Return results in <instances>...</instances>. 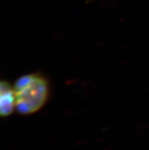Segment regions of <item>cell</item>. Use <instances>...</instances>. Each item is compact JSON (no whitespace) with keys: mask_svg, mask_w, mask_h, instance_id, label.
<instances>
[{"mask_svg":"<svg viewBox=\"0 0 149 150\" xmlns=\"http://www.w3.org/2000/svg\"><path fill=\"white\" fill-rule=\"evenodd\" d=\"M13 87L16 110L22 115H30L39 111L49 98L48 81L38 73L21 76Z\"/></svg>","mask_w":149,"mask_h":150,"instance_id":"6da1fadb","label":"cell"},{"mask_svg":"<svg viewBox=\"0 0 149 150\" xmlns=\"http://www.w3.org/2000/svg\"><path fill=\"white\" fill-rule=\"evenodd\" d=\"M14 110H16L15 107V96L14 87L9 82L2 81L0 84V114L2 117L10 116Z\"/></svg>","mask_w":149,"mask_h":150,"instance_id":"7a4b0ae2","label":"cell"}]
</instances>
